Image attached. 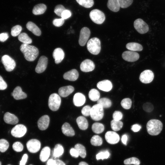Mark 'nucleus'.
<instances>
[{"label": "nucleus", "instance_id": "obj_43", "mask_svg": "<svg viewBox=\"0 0 165 165\" xmlns=\"http://www.w3.org/2000/svg\"><path fill=\"white\" fill-rule=\"evenodd\" d=\"M9 143L6 140L4 139H0V151L5 152L9 148Z\"/></svg>", "mask_w": 165, "mask_h": 165}, {"label": "nucleus", "instance_id": "obj_19", "mask_svg": "<svg viewBox=\"0 0 165 165\" xmlns=\"http://www.w3.org/2000/svg\"><path fill=\"white\" fill-rule=\"evenodd\" d=\"M53 56L56 64H59L63 60L64 57L63 50L60 48L55 49L53 53Z\"/></svg>", "mask_w": 165, "mask_h": 165}, {"label": "nucleus", "instance_id": "obj_5", "mask_svg": "<svg viewBox=\"0 0 165 165\" xmlns=\"http://www.w3.org/2000/svg\"><path fill=\"white\" fill-rule=\"evenodd\" d=\"M61 102V98L59 95L56 93L52 94L48 100L49 108L53 111L57 110L60 107Z\"/></svg>", "mask_w": 165, "mask_h": 165}, {"label": "nucleus", "instance_id": "obj_33", "mask_svg": "<svg viewBox=\"0 0 165 165\" xmlns=\"http://www.w3.org/2000/svg\"><path fill=\"white\" fill-rule=\"evenodd\" d=\"M88 95L90 99L93 101H97L100 97L99 92L95 89H92L90 90L89 93Z\"/></svg>", "mask_w": 165, "mask_h": 165}, {"label": "nucleus", "instance_id": "obj_35", "mask_svg": "<svg viewBox=\"0 0 165 165\" xmlns=\"http://www.w3.org/2000/svg\"><path fill=\"white\" fill-rule=\"evenodd\" d=\"M97 104L101 105L103 108H108L111 106L112 102L109 99L103 97L97 101Z\"/></svg>", "mask_w": 165, "mask_h": 165}, {"label": "nucleus", "instance_id": "obj_12", "mask_svg": "<svg viewBox=\"0 0 165 165\" xmlns=\"http://www.w3.org/2000/svg\"><path fill=\"white\" fill-rule=\"evenodd\" d=\"M154 75L153 72L149 70H146L142 72L139 77L140 81L144 83H148L153 80Z\"/></svg>", "mask_w": 165, "mask_h": 165}, {"label": "nucleus", "instance_id": "obj_4", "mask_svg": "<svg viewBox=\"0 0 165 165\" xmlns=\"http://www.w3.org/2000/svg\"><path fill=\"white\" fill-rule=\"evenodd\" d=\"M104 114L103 108L101 105L97 104L91 108L90 116L94 120H101L103 118Z\"/></svg>", "mask_w": 165, "mask_h": 165}, {"label": "nucleus", "instance_id": "obj_7", "mask_svg": "<svg viewBox=\"0 0 165 165\" xmlns=\"http://www.w3.org/2000/svg\"><path fill=\"white\" fill-rule=\"evenodd\" d=\"M1 61L5 69L8 72L12 71L15 67L16 64L15 61L9 55L3 56L2 57Z\"/></svg>", "mask_w": 165, "mask_h": 165}, {"label": "nucleus", "instance_id": "obj_1", "mask_svg": "<svg viewBox=\"0 0 165 165\" xmlns=\"http://www.w3.org/2000/svg\"><path fill=\"white\" fill-rule=\"evenodd\" d=\"M20 49L25 59L29 61H34L38 55V49L34 46L28 44L23 43L20 46Z\"/></svg>", "mask_w": 165, "mask_h": 165}, {"label": "nucleus", "instance_id": "obj_50", "mask_svg": "<svg viewBox=\"0 0 165 165\" xmlns=\"http://www.w3.org/2000/svg\"><path fill=\"white\" fill-rule=\"evenodd\" d=\"M143 108L145 111L147 112H150L153 110L154 107L151 103L147 102L143 105Z\"/></svg>", "mask_w": 165, "mask_h": 165}, {"label": "nucleus", "instance_id": "obj_9", "mask_svg": "<svg viewBox=\"0 0 165 165\" xmlns=\"http://www.w3.org/2000/svg\"><path fill=\"white\" fill-rule=\"evenodd\" d=\"M27 129L24 125L19 124L16 125L11 130L12 135L16 138H20L23 137L26 133Z\"/></svg>", "mask_w": 165, "mask_h": 165}, {"label": "nucleus", "instance_id": "obj_23", "mask_svg": "<svg viewBox=\"0 0 165 165\" xmlns=\"http://www.w3.org/2000/svg\"><path fill=\"white\" fill-rule=\"evenodd\" d=\"M3 119L6 123L12 125L15 124L19 121L18 118L15 115L9 112L5 114Z\"/></svg>", "mask_w": 165, "mask_h": 165}, {"label": "nucleus", "instance_id": "obj_26", "mask_svg": "<svg viewBox=\"0 0 165 165\" xmlns=\"http://www.w3.org/2000/svg\"><path fill=\"white\" fill-rule=\"evenodd\" d=\"M27 28L31 31L35 35L39 36L41 35V32L39 28L34 23L28 22L26 24Z\"/></svg>", "mask_w": 165, "mask_h": 165}, {"label": "nucleus", "instance_id": "obj_25", "mask_svg": "<svg viewBox=\"0 0 165 165\" xmlns=\"http://www.w3.org/2000/svg\"><path fill=\"white\" fill-rule=\"evenodd\" d=\"M61 130L63 134L66 136L72 137L75 135L74 130L68 123H65L62 125Z\"/></svg>", "mask_w": 165, "mask_h": 165}, {"label": "nucleus", "instance_id": "obj_15", "mask_svg": "<svg viewBox=\"0 0 165 165\" xmlns=\"http://www.w3.org/2000/svg\"><path fill=\"white\" fill-rule=\"evenodd\" d=\"M105 138L108 143L115 144L118 143L120 140L119 134L115 132L108 131L105 134Z\"/></svg>", "mask_w": 165, "mask_h": 165}, {"label": "nucleus", "instance_id": "obj_27", "mask_svg": "<svg viewBox=\"0 0 165 165\" xmlns=\"http://www.w3.org/2000/svg\"><path fill=\"white\" fill-rule=\"evenodd\" d=\"M77 124L79 128L82 130L87 129L88 126V123L86 119L83 116L78 117L76 119Z\"/></svg>", "mask_w": 165, "mask_h": 165}, {"label": "nucleus", "instance_id": "obj_22", "mask_svg": "<svg viewBox=\"0 0 165 165\" xmlns=\"http://www.w3.org/2000/svg\"><path fill=\"white\" fill-rule=\"evenodd\" d=\"M11 95L16 100L25 99L27 97V94L22 91L21 88L19 86L15 87Z\"/></svg>", "mask_w": 165, "mask_h": 165}, {"label": "nucleus", "instance_id": "obj_28", "mask_svg": "<svg viewBox=\"0 0 165 165\" xmlns=\"http://www.w3.org/2000/svg\"><path fill=\"white\" fill-rule=\"evenodd\" d=\"M107 6L110 10L115 12L118 11L120 8L118 0H108Z\"/></svg>", "mask_w": 165, "mask_h": 165}, {"label": "nucleus", "instance_id": "obj_8", "mask_svg": "<svg viewBox=\"0 0 165 165\" xmlns=\"http://www.w3.org/2000/svg\"><path fill=\"white\" fill-rule=\"evenodd\" d=\"M134 25L135 29L141 34H145L149 30L148 25L140 18L136 20L134 22Z\"/></svg>", "mask_w": 165, "mask_h": 165}, {"label": "nucleus", "instance_id": "obj_47", "mask_svg": "<svg viewBox=\"0 0 165 165\" xmlns=\"http://www.w3.org/2000/svg\"><path fill=\"white\" fill-rule=\"evenodd\" d=\"M120 7L125 8L131 5L133 0H118Z\"/></svg>", "mask_w": 165, "mask_h": 165}, {"label": "nucleus", "instance_id": "obj_51", "mask_svg": "<svg viewBox=\"0 0 165 165\" xmlns=\"http://www.w3.org/2000/svg\"><path fill=\"white\" fill-rule=\"evenodd\" d=\"M123 114L121 112L117 111L114 112L112 115L113 119L117 121L121 120L123 118Z\"/></svg>", "mask_w": 165, "mask_h": 165}, {"label": "nucleus", "instance_id": "obj_39", "mask_svg": "<svg viewBox=\"0 0 165 165\" xmlns=\"http://www.w3.org/2000/svg\"><path fill=\"white\" fill-rule=\"evenodd\" d=\"M102 138L99 136L95 135L93 136L90 140V143L94 146H100L102 144Z\"/></svg>", "mask_w": 165, "mask_h": 165}, {"label": "nucleus", "instance_id": "obj_62", "mask_svg": "<svg viewBox=\"0 0 165 165\" xmlns=\"http://www.w3.org/2000/svg\"><path fill=\"white\" fill-rule=\"evenodd\" d=\"M0 165H1V162L0 161Z\"/></svg>", "mask_w": 165, "mask_h": 165}, {"label": "nucleus", "instance_id": "obj_34", "mask_svg": "<svg viewBox=\"0 0 165 165\" xmlns=\"http://www.w3.org/2000/svg\"><path fill=\"white\" fill-rule=\"evenodd\" d=\"M92 129L94 133L97 134H100L104 131V126L102 123H95L92 126Z\"/></svg>", "mask_w": 165, "mask_h": 165}, {"label": "nucleus", "instance_id": "obj_44", "mask_svg": "<svg viewBox=\"0 0 165 165\" xmlns=\"http://www.w3.org/2000/svg\"><path fill=\"white\" fill-rule=\"evenodd\" d=\"M22 30V28L20 25H16L12 28L11 34V35L15 37L19 35Z\"/></svg>", "mask_w": 165, "mask_h": 165}, {"label": "nucleus", "instance_id": "obj_20", "mask_svg": "<svg viewBox=\"0 0 165 165\" xmlns=\"http://www.w3.org/2000/svg\"><path fill=\"white\" fill-rule=\"evenodd\" d=\"M86 101L85 96L80 93H77L74 96L73 102L75 105L80 107L83 105Z\"/></svg>", "mask_w": 165, "mask_h": 165}, {"label": "nucleus", "instance_id": "obj_55", "mask_svg": "<svg viewBox=\"0 0 165 165\" xmlns=\"http://www.w3.org/2000/svg\"><path fill=\"white\" fill-rule=\"evenodd\" d=\"M9 38L8 33L4 32L0 34V41L3 42L6 41Z\"/></svg>", "mask_w": 165, "mask_h": 165}, {"label": "nucleus", "instance_id": "obj_6", "mask_svg": "<svg viewBox=\"0 0 165 165\" xmlns=\"http://www.w3.org/2000/svg\"><path fill=\"white\" fill-rule=\"evenodd\" d=\"M89 16L91 20L97 24H101L105 21V17L104 13L98 9H94L90 11Z\"/></svg>", "mask_w": 165, "mask_h": 165}, {"label": "nucleus", "instance_id": "obj_36", "mask_svg": "<svg viewBox=\"0 0 165 165\" xmlns=\"http://www.w3.org/2000/svg\"><path fill=\"white\" fill-rule=\"evenodd\" d=\"M18 39L23 43L25 44H29L31 43L32 40L29 37L28 34L25 33H20L18 36Z\"/></svg>", "mask_w": 165, "mask_h": 165}, {"label": "nucleus", "instance_id": "obj_54", "mask_svg": "<svg viewBox=\"0 0 165 165\" xmlns=\"http://www.w3.org/2000/svg\"><path fill=\"white\" fill-rule=\"evenodd\" d=\"M7 87V84L0 75V90H3Z\"/></svg>", "mask_w": 165, "mask_h": 165}, {"label": "nucleus", "instance_id": "obj_41", "mask_svg": "<svg viewBox=\"0 0 165 165\" xmlns=\"http://www.w3.org/2000/svg\"><path fill=\"white\" fill-rule=\"evenodd\" d=\"M124 163L126 165L131 164L139 165L140 163V162L137 158L132 157L125 160L124 161Z\"/></svg>", "mask_w": 165, "mask_h": 165}, {"label": "nucleus", "instance_id": "obj_38", "mask_svg": "<svg viewBox=\"0 0 165 165\" xmlns=\"http://www.w3.org/2000/svg\"><path fill=\"white\" fill-rule=\"evenodd\" d=\"M78 152L79 156L82 158H85L86 156V151L85 147L80 144H77L74 148Z\"/></svg>", "mask_w": 165, "mask_h": 165}, {"label": "nucleus", "instance_id": "obj_18", "mask_svg": "<svg viewBox=\"0 0 165 165\" xmlns=\"http://www.w3.org/2000/svg\"><path fill=\"white\" fill-rule=\"evenodd\" d=\"M97 86L99 89L105 92L110 91L112 87L111 82L110 80L106 79L98 82Z\"/></svg>", "mask_w": 165, "mask_h": 165}, {"label": "nucleus", "instance_id": "obj_64", "mask_svg": "<svg viewBox=\"0 0 165 165\" xmlns=\"http://www.w3.org/2000/svg\"><path fill=\"white\" fill-rule=\"evenodd\" d=\"M31 165V164H30V165Z\"/></svg>", "mask_w": 165, "mask_h": 165}, {"label": "nucleus", "instance_id": "obj_40", "mask_svg": "<svg viewBox=\"0 0 165 165\" xmlns=\"http://www.w3.org/2000/svg\"><path fill=\"white\" fill-rule=\"evenodd\" d=\"M80 5L86 8H90L94 4V0H76Z\"/></svg>", "mask_w": 165, "mask_h": 165}, {"label": "nucleus", "instance_id": "obj_32", "mask_svg": "<svg viewBox=\"0 0 165 165\" xmlns=\"http://www.w3.org/2000/svg\"><path fill=\"white\" fill-rule=\"evenodd\" d=\"M64 149L62 146L60 144H56L53 151V156L55 158L61 156L63 153Z\"/></svg>", "mask_w": 165, "mask_h": 165}, {"label": "nucleus", "instance_id": "obj_11", "mask_svg": "<svg viewBox=\"0 0 165 165\" xmlns=\"http://www.w3.org/2000/svg\"><path fill=\"white\" fill-rule=\"evenodd\" d=\"M26 146L30 152L35 153L38 152L40 149L41 143L37 139H31L27 142Z\"/></svg>", "mask_w": 165, "mask_h": 165}, {"label": "nucleus", "instance_id": "obj_24", "mask_svg": "<svg viewBox=\"0 0 165 165\" xmlns=\"http://www.w3.org/2000/svg\"><path fill=\"white\" fill-rule=\"evenodd\" d=\"M74 90L72 86L69 85L60 87L58 90V93L60 96L64 97L68 96Z\"/></svg>", "mask_w": 165, "mask_h": 165}, {"label": "nucleus", "instance_id": "obj_53", "mask_svg": "<svg viewBox=\"0 0 165 165\" xmlns=\"http://www.w3.org/2000/svg\"><path fill=\"white\" fill-rule=\"evenodd\" d=\"M72 15L71 11L67 9H65L62 13L61 17L64 20L70 17Z\"/></svg>", "mask_w": 165, "mask_h": 165}, {"label": "nucleus", "instance_id": "obj_57", "mask_svg": "<svg viewBox=\"0 0 165 165\" xmlns=\"http://www.w3.org/2000/svg\"><path fill=\"white\" fill-rule=\"evenodd\" d=\"M141 126L138 124H135L133 125L131 127V130L134 132H137L140 130Z\"/></svg>", "mask_w": 165, "mask_h": 165}, {"label": "nucleus", "instance_id": "obj_16", "mask_svg": "<svg viewBox=\"0 0 165 165\" xmlns=\"http://www.w3.org/2000/svg\"><path fill=\"white\" fill-rule=\"evenodd\" d=\"M95 64L91 60L86 59L81 63L80 69L81 71L84 72H88L92 71L95 68Z\"/></svg>", "mask_w": 165, "mask_h": 165}, {"label": "nucleus", "instance_id": "obj_17", "mask_svg": "<svg viewBox=\"0 0 165 165\" xmlns=\"http://www.w3.org/2000/svg\"><path fill=\"white\" fill-rule=\"evenodd\" d=\"M50 121V117L48 115H45L42 116L37 122L38 128L42 130H46L48 127Z\"/></svg>", "mask_w": 165, "mask_h": 165}, {"label": "nucleus", "instance_id": "obj_58", "mask_svg": "<svg viewBox=\"0 0 165 165\" xmlns=\"http://www.w3.org/2000/svg\"><path fill=\"white\" fill-rule=\"evenodd\" d=\"M28 158V155L26 154H24L20 162V165H25Z\"/></svg>", "mask_w": 165, "mask_h": 165}, {"label": "nucleus", "instance_id": "obj_42", "mask_svg": "<svg viewBox=\"0 0 165 165\" xmlns=\"http://www.w3.org/2000/svg\"><path fill=\"white\" fill-rule=\"evenodd\" d=\"M122 106L124 109H128L130 108L132 105V101L129 98L123 99L121 102Z\"/></svg>", "mask_w": 165, "mask_h": 165}, {"label": "nucleus", "instance_id": "obj_14", "mask_svg": "<svg viewBox=\"0 0 165 165\" xmlns=\"http://www.w3.org/2000/svg\"><path fill=\"white\" fill-rule=\"evenodd\" d=\"M48 64V59L45 56H41L39 58L37 64L35 68V72L38 73H41L46 69Z\"/></svg>", "mask_w": 165, "mask_h": 165}, {"label": "nucleus", "instance_id": "obj_2", "mask_svg": "<svg viewBox=\"0 0 165 165\" xmlns=\"http://www.w3.org/2000/svg\"><path fill=\"white\" fill-rule=\"evenodd\" d=\"M146 128L147 132L150 135H157L160 133L162 130L163 124L159 120L152 119L148 122Z\"/></svg>", "mask_w": 165, "mask_h": 165}, {"label": "nucleus", "instance_id": "obj_30", "mask_svg": "<svg viewBox=\"0 0 165 165\" xmlns=\"http://www.w3.org/2000/svg\"><path fill=\"white\" fill-rule=\"evenodd\" d=\"M50 152V149L48 146L44 147L40 152L39 158L42 162L46 161L49 158Z\"/></svg>", "mask_w": 165, "mask_h": 165}, {"label": "nucleus", "instance_id": "obj_63", "mask_svg": "<svg viewBox=\"0 0 165 165\" xmlns=\"http://www.w3.org/2000/svg\"><path fill=\"white\" fill-rule=\"evenodd\" d=\"M10 165V164H8V165Z\"/></svg>", "mask_w": 165, "mask_h": 165}, {"label": "nucleus", "instance_id": "obj_52", "mask_svg": "<svg viewBox=\"0 0 165 165\" xmlns=\"http://www.w3.org/2000/svg\"><path fill=\"white\" fill-rule=\"evenodd\" d=\"M64 22V20L62 18L55 19L53 21V24L56 27H59L61 26Z\"/></svg>", "mask_w": 165, "mask_h": 165}, {"label": "nucleus", "instance_id": "obj_13", "mask_svg": "<svg viewBox=\"0 0 165 165\" xmlns=\"http://www.w3.org/2000/svg\"><path fill=\"white\" fill-rule=\"evenodd\" d=\"M122 57L126 61L133 62L139 59V55L138 53L135 51H126L123 53Z\"/></svg>", "mask_w": 165, "mask_h": 165}, {"label": "nucleus", "instance_id": "obj_45", "mask_svg": "<svg viewBox=\"0 0 165 165\" xmlns=\"http://www.w3.org/2000/svg\"><path fill=\"white\" fill-rule=\"evenodd\" d=\"M110 156V153L108 150L101 151L96 155V158L97 160L101 159H108Z\"/></svg>", "mask_w": 165, "mask_h": 165}, {"label": "nucleus", "instance_id": "obj_60", "mask_svg": "<svg viewBox=\"0 0 165 165\" xmlns=\"http://www.w3.org/2000/svg\"><path fill=\"white\" fill-rule=\"evenodd\" d=\"M128 136L126 134L123 135L121 138L122 142L125 145H127V141L128 140Z\"/></svg>", "mask_w": 165, "mask_h": 165}, {"label": "nucleus", "instance_id": "obj_49", "mask_svg": "<svg viewBox=\"0 0 165 165\" xmlns=\"http://www.w3.org/2000/svg\"><path fill=\"white\" fill-rule=\"evenodd\" d=\"M91 108L89 105H87L85 106L81 110L82 114L86 116H90Z\"/></svg>", "mask_w": 165, "mask_h": 165}, {"label": "nucleus", "instance_id": "obj_56", "mask_svg": "<svg viewBox=\"0 0 165 165\" xmlns=\"http://www.w3.org/2000/svg\"><path fill=\"white\" fill-rule=\"evenodd\" d=\"M70 153L72 156L75 158H77L79 156L78 152L75 148H72L70 149Z\"/></svg>", "mask_w": 165, "mask_h": 165}, {"label": "nucleus", "instance_id": "obj_46", "mask_svg": "<svg viewBox=\"0 0 165 165\" xmlns=\"http://www.w3.org/2000/svg\"><path fill=\"white\" fill-rule=\"evenodd\" d=\"M65 9H66L61 4L58 5L55 7L54 12L57 15L61 17L62 13Z\"/></svg>", "mask_w": 165, "mask_h": 165}, {"label": "nucleus", "instance_id": "obj_21", "mask_svg": "<svg viewBox=\"0 0 165 165\" xmlns=\"http://www.w3.org/2000/svg\"><path fill=\"white\" fill-rule=\"evenodd\" d=\"M79 76L78 71L75 69H72L65 72L63 75L64 78L70 81H75L76 80Z\"/></svg>", "mask_w": 165, "mask_h": 165}, {"label": "nucleus", "instance_id": "obj_59", "mask_svg": "<svg viewBox=\"0 0 165 165\" xmlns=\"http://www.w3.org/2000/svg\"><path fill=\"white\" fill-rule=\"evenodd\" d=\"M52 165H66L62 161L59 160H53Z\"/></svg>", "mask_w": 165, "mask_h": 165}, {"label": "nucleus", "instance_id": "obj_61", "mask_svg": "<svg viewBox=\"0 0 165 165\" xmlns=\"http://www.w3.org/2000/svg\"><path fill=\"white\" fill-rule=\"evenodd\" d=\"M79 165H89L86 163L85 162H81L79 164Z\"/></svg>", "mask_w": 165, "mask_h": 165}, {"label": "nucleus", "instance_id": "obj_29", "mask_svg": "<svg viewBox=\"0 0 165 165\" xmlns=\"http://www.w3.org/2000/svg\"><path fill=\"white\" fill-rule=\"evenodd\" d=\"M46 9V6L44 4L41 3L35 6L32 10V13L35 15H39L44 13Z\"/></svg>", "mask_w": 165, "mask_h": 165}, {"label": "nucleus", "instance_id": "obj_10", "mask_svg": "<svg viewBox=\"0 0 165 165\" xmlns=\"http://www.w3.org/2000/svg\"><path fill=\"white\" fill-rule=\"evenodd\" d=\"M90 32L87 27L82 28L80 31L79 43L81 46H84L86 43L90 35Z\"/></svg>", "mask_w": 165, "mask_h": 165}, {"label": "nucleus", "instance_id": "obj_37", "mask_svg": "<svg viewBox=\"0 0 165 165\" xmlns=\"http://www.w3.org/2000/svg\"><path fill=\"white\" fill-rule=\"evenodd\" d=\"M123 125V122L120 121L112 120L111 122V126L112 129L115 131L120 130Z\"/></svg>", "mask_w": 165, "mask_h": 165}, {"label": "nucleus", "instance_id": "obj_48", "mask_svg": "<svg viewBox=\"0 0 165 165\" xmlns=\"http://www.w3.org/2000/svg\"><path fill=\"white\" fill-rule=\"evenodd\" d=\"M13 149L17 152H20L23 149V146L20 142L17 141L14 142L12 146Z\"/></svg>", "mask_w": 165, "mask_h": 165}, {"label": "nucleus", "instance_id": "obj_3", "mask_svg": "<svg viewBox=\"0 0 165 165\" xmlns=\"http://www.w3.org/2000/svg\"><path fill=\"white\" fill-rule=\"evenodd\" d=\"M87 48L88 51L93 55H97L101 50V42L96 37L90 38L87 44Z\"/></svg>", "mask_w": 165, "mask_h": 165}, {"label": "nucleus", "instance_id": "obj_31", "mask_svg": "<svg viewBox=\"0 0 165 165\" xmlns=\"http://www.w3.org/2000/svg\"><path fill=\"white\" fill-rule=\"evenodd\" d=\"M127 48L132 51H141L143 50L142 46L140 44L136 42H129L126 45Z\"/></svg>", "mask_w": 165, "mask_h": 165}]
</instances>
